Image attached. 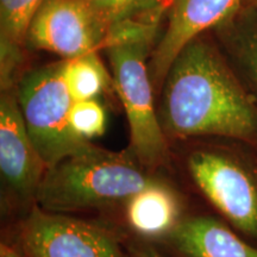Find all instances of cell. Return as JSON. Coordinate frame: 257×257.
Segmentation results:
<instances>
[{"mask_svg": "<svg viewBox=\"0 0 257 257\" xmlns=\"http://www.w3.org/2000/svg\"><path fill=\"white\" fill-rule=\"evenodd\" d=\"M3 239L24 257H131L126 234L110 223L35 206L6 226Z\"/></svg>", "mask_w": 257, "mask_h": 257, "instance_id": "obj_5", "label": "cell"}, {"mask_svg": "<svg viewBox=\"0 0 257 257\" xmlns=\"http://www.w3.org/2000/svg\"><path fill=\"white\" fill-rule=\"evenodd\" d=\"M61 74L74 101L96 99L112 81L98 53L61 61Z\"/></svg>", "mask_w": 257, "mask_h": 257, "instance_id": "obj_14", "label": "cell"}, {"mask_svg": "<svg viewBox=\"0 0 257 257\" xmlns=\"http://www.w3.org/2000/svg\"><path fill=\"white\" fill-rule=\"evenodd\" d=\"M243 5L251 8L257 11V0H243Z\"/></svg>", "mask_w": 257, "mask_h": 257, "instance_id": "obj_20", "label": "cell"}, {"mask_svg": "<svg viewBox=\"0 0 257 257\" xmlns=\"http://www.w3.org/2000/svg\"><path fill=\"white\" fill-rule=\"evenodd\" d=\"M155 31L156 24L124 18L114 24L102 49L127 118L126 149L148 169L166 172L173 162L172 146L160 124L148 63Z\"/></svg>", "mask_w": 257, "mask_h": 257, "instance_id": "obj_4", "label": "cell"}, {"mask_svg": "<svg viewBox=\"0 0 257 257\" xmlns=\"http://www.w3.org/2000/svg\"><path fill=\"white\" fill-rule=\"evenodd\" d=\"M117 23L86 0H46L32 19L27 48L74 59L102 49Z\"/></svg>", "mask_w": 257, "mask_h": 257, "instance_id": "obj_8", "label": "cell"}, {"mask_svg": "<svg viewBox=\"0 0 257 257\" xmlns=\"http://www.w3.org/2000/svg\"><path fill=\"white\" fill-rule=\"evenodd\" d=\"M86 2L91 3L96 8L108 12V14L113 16L117 22L125 18L127 0H86Z\"/></svg>", "mask_w": 257, "mask_h": 257, "instance_id": "obj_17", "label": "cell"}, {"mask_svg": "<svg viewBox=\"0 0 257 257\" xmlns=\"http://www.w3.org/2000/svg\"><path fill=\"white\" fill-rule=\"evenodd\" d=\"M126 246L131 257H168L156 244L134 237L126 236Z\"/></svg>", "mask_w": 257, "mask_h": 257, "instance_id": "obj_16", "label": "cell"}, {"mask_svg": "<svg viewBox=\"0 0 257 257\" xmlns=\"http://www.w3.org/2000/svg\"><path fill=\"white\" fill-rule=\"evenodd\" d=\"M69 124L73 133L82 141L91 142L104 135L106 112L96 99L74 101L69 113Z\"/></svg>", "mask_w": 257, "mask_h": 257, "instance_id": "obj_15", "label": "cell"}, {"mask_svg": "<svg viewBox=\"0 0 257 257\" xmlns=\"http://www.w3.org/2000/svg\"><path fill=\"white\" fill-rule=\"evenodd\" d=\"M165 175L148 169L127 149L112 152L89 142L47 169L36 205L72 216L102 212L112 224L128 199Z\"/></svg>", "mask_w": 257, "mask_h": 257, "instance_id": "obj_2", "label": "cell"}, {"mask_svg": "<svg viewBox=\"0 0 257 257\" xmlns=\"http://www.w3.org/2000/svg\"><path fill=\"white\" fill-rule=\"evenodd\" d=\"M46 0H0L2 88L17 83L32 19Z\"/></svg>", "mask_w": 257, "mask_h": 257, "instance_id": "obj_13", "label": "cell"}, {"mask_svg": "<svg viewBox=\"0 0 257 257\" xmlns=\"http://www.w3.org/2000/svg\"><path fill=\"white\" fill-rule=\"evenodd\" d=\"M188 212L184 193L165 175L128 199L112 225L128 237L159 244Z\"/></svg>", "mask_w": 257, "mask_h": 257, "instance_id": "obj_10", "label": "cell"}, {"mask_svg": "<svg viewBox=\"0 0 257 257\" xmlns=\"http://www.w3.org/2000/svg\"><path fill=\"white\" fill-rule=\"evenodd\" d=\"M0 257H24L11 243L2 239L0 244Z\"/></svg>", "mask_w": 257, "mask_h": 257, "instance_id": "obj_18", "label": "cell"}, {"mask_svg": "<svg viewBox=\"0 0 257 257\" xmlns=\"http://www.w3.org/2000/svg\"><path fill=\"white\" fill-rule=\"evenodd\" d=\"M48 167L28 133L16 85L0 95V179L2 211L9 224L36 206L37 192Z\"/></svg>", "mask_w": 257, "mask_h": 257, "instance_id": "obj_7", "label": "cell"}, {"mask_svg": "<svg viewBox=\"0 0 257 257\" xmlns=\"http://www.w3.org/2000/svg\"><path fill=\"white\" fill-rule=\"evenodd\" d=\"M179 169L187 187L237 232L257 244V150L230 138L181 142Z\"/></svg>", "mask_w": 257, "mask_h": 257, "instance_id": "obj_3", "label": "cell"}, {"mask_svg": "<svg viewBox=\"0 0 257 257\" xmlns=\"http://www.w3.org/2000/svg\"><path fill=\"white\" fill-rule=\"evenodd\" d=\"M156 245L173 257H257V244L208 210L189 211Z\"/></svg>", "mask_w": 257, "mask_h": 257, "instance_id": "obj_11", "label": "cell"}, {"mask_svg": "<svg viewBox=\"0 0 257 257\" xmlns=\"http://www.w3.org/2000/svg\"><path fill=\"white\" fill-rule=\"evenodd\" d=\"M211 35L240 81L257 102V11L240 8Z\"/></svg>", "mask_w": 257, "mask_h": 257, "instance_id": "obj_12", "label": "cell"}, {"mask_svg": "<svg viewBox=\"0 0 257 257\" xmlns=\"http://www.w3.org/2000/svg\"><path fill=\"white\" fill-rule=\"evenodd\" d=\"M157 114L170 146L210 137L257 146V102L211 32L187 44L172 63Z\"/></svg>", "mask_w": 257, "mask_h": 257, "instance_id": "obj_1", "label": "cell"}, {"mask_svg": "<svg viewBox=\"0 0 257 257\" xmlns=\"http://www.w3.org/2000/svg\"><path fill=\"white\" fill-rule=\"evenodd\" d=\"M152 0H127V5H126V14H125V18L127 17L128 14L136 10L141 6H146L149 4Z\"/></svg>", "mask_w": 257, "mask_h": 257, "instance_id": "obj_19", "label": "cell"}, {"mask_svg": "<svg viewBox=\"0 0 257 257\" xmlns=\"http://www.w3.org/2000/svg\"><path fill=\"white\" fill-rule=\"evenodd\" d=\"M255 148H256V150H257V146H256V147H255Z\"/></svg>", "mask_w": 257, "mask_h": 257, "instance_id": "obj_21", "label": "cell"}, {"mask_svg": "<svg viewBox=\"0 0 257 257\" xmlns=\"http://www.w3.org/2000/svg\"><path fill=\"white\" fill-rule=\"evenodd\" d=\"M243 5V0H174L165 34L150 54L149 73L155 91L162 87L176 57L195 38L213 30Z\"/></svg>", "mask_w": 257, "mask_h": 257, "instance_id": "obj_9", "label": "cell"}, {"mask_svg": "<svg viewBox=\"0 0 257 257\" xmlns=\"http://www.w3.org/2000/svg\"><path fill=\"white\" fill-rule=\"evenodd\" d=\"M28 133L48 168L88 144L69 124L74 104L61 74V62L31 69L16 83Z\"/></svg>", "mask_w": 257, "mask_h": 257, "instance_id": "obj_6", "label": "cell"}]
</instances>
